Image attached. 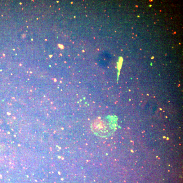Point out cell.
Listing matches in <instances>:
<instances>
[{"instance_id":"6da1fadb","label":"cell","mask_w":183,"mask_h":183,"mask_svg":"<svg viewBox=\"0 0 183 183\" xmlns=\"http://www.w3.org/2000/svg\"><path fill=\"white\" fill-rule=\"evenodd\" d=\"M115 121L112 118H100L95 120L92 123V130L97 136L105 137L109 136L114 131L115 127Z\"/></svg>"}]
</instances>
